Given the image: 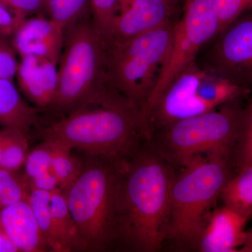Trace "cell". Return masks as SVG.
<instances>
[{"label": "cell", "mask_w": 252, "mask_h": 252, "mask_svg": "<svg viewBox=\"0 0 252 252\" xmlns=\"http://www.w3.org/2000/svg\"><path fill=\"white\" fill-rule=\"evenodd\" d=\"M26 19L0 3V33L3 35H13Z\"/></svg>", "instance_id": "f1b7e54d"}, {"label": "cell", "mask_w": 252, "mask_h": 252, "mask_svg": "<svg viewBox=\"0 0 252 252\" xmlns=\"http://www.w3.org/2000/svg\"><path fill=\"white\" fill-rule=\"evenodd\" d=\"M243 108L238 99L200 115L159 129L149 141L176 169L209 155L231 157L238 139Z\"/></svg>", "instance_id": "5b68a950"}, {"label": "cell", "mask_w": 252, "mask_h": 252, "mask_svg": "<svg viewBox=\"0 0 252 252\" xmlns=\"http://www.w3.org/2000/svg\"><path fill=\"white\" fill-rule=\"evenodd\" d=\"M59 63L33 56L21 57L18 64V84L23 94L36 108L49 109L58 86Z\"/></svg>", "instance_id": "5bb4252c"}, {"label": "cell", "mask_w": 252, "mask_h": 252, "mask_svg": "<svg viewBox=\"0 0 252 252\" xmlns=\"http://www.w3.org/2000/svg\"><path fill=\"white\" fill-rule=\"evenodd\" d=\"M38 119V109L26 102L14 81L0 79V124L28 133Z\"/></svg>", "instance_id": "2e32d148"}, {"label": "cell", "mask_w": 252, "mask_h": 252, "mask_svg": "<svg viewBox=\"0 0 252 252\" xmlns=\"http://www.w3.org/2000/svg\"><path fill=\"white\" fill-rule=\"evenodd\" d=\"M196 61L205 69L244 89L252 91V11L220 31Z\"/></svg>", "instance_id": "9c48e42d"}, {"label": "cell", "mask_w": 252, "mask_h": 252, "mask_svg": "<svg viewBox=\"0 0 252 252\" xmlns=\"http://www.w3.org/2000/svg\"><path fill=\"white\" fill-rule=\"evenodd\" d=\"M173 26L171 21L127 40L106 42L107 82L140 112L166 62Z\"/></svg>", "instance_id": "52a82bcc"}, {"label": "cell", "mask_w": 252, "mask_h": 252, "mask_svg": "<svg viewBox=\"0 0 252 252\" xmlns=\"http://www.w3.org/2000/svg\"><path fill=\"white\" fill-rule=\"evenodd\" d=\"M220 31L242 15L252 11V0H212Z\"/></svg>", "instance_id": "4316f807"}, {"label": "cell", "mask_w": 252, "mask_h": 252, "mask_svg": "<svg viewBox=\"0 0 252 252\" xmlns=\"http://www.w3.org/2000/svg\"><path fill=\"white\" fill-rule=\"evenodd\" d=\"M54 147L50 140H43L40 144L29 151L25 162L23 177L29 181L52 167Z\"/></svg>", "instance_id": "d4e9b609"}, {"label": "cell", "mask_w": 252, "mask_h": 252, "mask_svg": "<svg viewBox=\"0 0 252 252\" xmlns=\"http://www.w3.org/2000/svg\"><path fill=\"white\" fill-rule=\"evenodd\" d=\"M64 34L65 29L51 18H26L13 34V45L21 57L33 56L59 63Z\"/></svg>", "instance_id": "4fadbf2b"}, {"label": "cell", "mask_w": 252, "mask_h": 252, "mask_svg": "<svg viewBox=\"0 0 252 252\" xmlns=\"http://www.w3.org/2000/svg\"><path fill=\"white\" fill-rule=\"evenodd\" d=\"M203 67L196 61L186 67L162 91L144 119L147 138L162 127L212 109L199 94Z\"/></svg>", "instance_id": "30bf717a"}, {"label": "cell", "mask_w": 252, "mask_h": 252, "mask_svg": "<svg viewBox=\"0 0 252 252\" xmlns=\"http://www.w3.org/2000/svg\"><path fill=\"white\" fill-rule=\"evenodd\" d=\"M89 2L92 10L93 23L107 40L117 16L120 0H89Z\"/></svg>", "instance_id": "484cf974"}, {"label": "cell", "mask_w": 252, "mask_h": 252, "mask_svg": "<svg viewBox=\"0 0 252 252\" xmlns=\"http://www.w3.org/2000/svg\"><path fill=\"white\" fill-rule=\"evenodd\" d=\"M250 218L225 205L210 212L194 250L200 252H239Z\"/></svg>", "instance_id": "7c38bea8"}, {"label": "cell", "mask_w": 252, "mask_h": 252, "mask_svg": "<svg viewBox=\"0 0 252 252\" xmlns=\"http://www.w3.org/2000/svg\"><path fill=\"white\" fill-rule=\"evenodd\" d=\"M89 0H46V8L50 18L64 29L78 22Z\"/></svg>", "instance_id": "cb8c5ba5"}, {"label": "cell", "mask_w": 252, "mask_h": 252, "mask_svg": "<svg viewBox=\"0 0 252 252\" xmlns=\"http://www.w3.org/2000/svg\"><path fill=\"white\" fill-rule=\"evenodd\" d=\"M39 135L43 140L114 162L126 160L147 140L140 109L112 87L41 129Z\"/></svg>", "instance_id": "7a4b0ae2"}, {"label": "cell", "mask_w": 252, "mask_h": 252, "mask_svg": "<svg viewBox=\"0 0 252 252\" xmlns=\"http://www.w3.org/2000/svg\"><path fill=\"white\" fill-rule=\"evenodd\" d=\"M51 206L56 241L55 252H88L85 241L69 211L64 192L61 189L52 192Z\"/></svg>", "instance_id": "e0dca14e"}, {"label": "cell", "mask_w": 252, "mask_h": 252, "mask_svg": "<svg viewBox=\"0 0 252 252\" xmlns=\"http://www.w3.org/2000/svg\"><path fill=\"white\" fill-rule=\"evenodd\" d=\"M18 64L12 46L0 47V79L13 81L17 74Z\"/></svg>", "instance_id": "83f0119b"}, {"label": "cell", "mask_w": 252, "mask_h": 252, "mask_svg": "<svg viewBox=\"0 0 252 252\" xmlns=\"http://www.w3.org/2000/svg\"><path fill=\"white\" fill-rule=\"evenodd\" d=\"M122 163L85 155L80 175L63 191L88 252L118 251Z\"/></svg>", "instance_id": "3957f363"}, {"label": "cell", "mask_w": 252, "mask_h": 252, "mask_svg": "<svg viewBox=\"0 0 252 252\" xmlns=\"http://www.w3.org/2000/svg\"><path fill=\"white\" fill-rule=\"evenodd\" d=\"M171 0H120L106 42L122 41L171 22Z\"/></svg>", "instance_id": "8fae6325"}, {"label": "cell", "mask_w": 252, "mask_h": 252, "mask_svg": "<svg viewBox=\"0 0 252 252\" xmlns=\"http://www.w3.org/2000/svg\"><path fill=\"white\" fill-rule=\"evenodd\" d=\"M28 182L30 189H36L52 193L56 189H60L59 181L52 168L36 176L28 181Z\"/></svg>", "instance_id": "4dcf8cb0"}, {"label": "cell", "mask_w": 252, "mask_h": 252, "mask_svg": "<svg viewBox=\"0 0 252 252\" xmlns=\"http://www.w3.org/2000/svg\"><path fill=\"white\" fill-rule=\"evenodd\" d=\"M0 230L18 252L50 251L27 199L0 210Z\"/></svg>", "instance_id": "9a60e30c"}, {"label": "cell", "mask_w": 252, "mask_h": 252, "mask_svg": "<svg viewBox=\"0 0 252 252\" xmlns=\"http://www.w3.org/2000/svg\"><path fill=\"white\" fill-rule=\"evenodd\" d=\"M6 36L3 35L0 33V47H4V46H11L8 41H6Z\"/></svg>", "instance_id": "e575fe53"}, {"label": "cell", "mask_w": 252, "mask_h": 252, "mask_svg": "<svg viewBox=\"0 0 252 252\" xmlns=\"http://www.w3.org/2000/svg\"><path fill=\"white\" fill-rule=\"evenodd\" d=\"M176 171L148 140L123 161L118 251L157 252L163 248Z\"/></svg>", "instance_id": "6da1fadb"}, {"label": "cell", "mask_w": 252, "mask_h": 252, "mask_svg": "<svg viewBox=\"0 0 252 252\" xmlns=\"http://www.w3.org/2000/svg\"><path fill=\"white\" fill-rule=\"evenodd\" d=\"M223 187L220 198L224 205L252 216V165L238 170Z\"/></svg>", "instance_id": "ac0fdd59"}, {"label": "cell", "mask_w": 252, "mask_h": 252, "mask_svg": "<svg viewBox=\"0 0 252 252\" xmlns=\"http://www.w3.org/2000/svg\"><path fill=\"white\" fill-rule=\"evenodd\" d=\"M28 134L18 129L11 128L1 154V168L18 172L24 166L30 151Z\"/></svg>", "instance_id": "7402d4cb"}, {"label": "cell", "mask_w": 252, "mask_h": 252, "mask_svg": "<svg viewBox=\"0 0 252 252\" xmlns=\"http://www.w3.org/2000/svg\"><path fill=\"white\" fill-rule=\"evenodd\" d=\"M29 190L27 180L23 175L0 167V210L27 199Z\"/></svg>", "instance_id": "603a6c76"}, {"label": "cell", "mask_w": 252, "mask_h": 252, "mask_svg": "<svg viewBox=\"0 0 252 252\" xmlns=\"http://www.w3.org/2000/svg\"><path fill=\"white\" fill-rule=\"evenodd\" d=\"M50 141L52 142L54 147L51 168L59 181L60 189L64 191L80 175L84 167V158L81 159L74 156L73 154L74 149L67 144L57 141Z\"/></svg>", "instance_id": "d6986e66"}, {"label": "cell", "mask_w": 252, "mask_h": 252, "mask_svg": "<svg viewBox=\"0 0 252 252\" xmlns=\"http://www.w3.org/2000/svg\"><path fill=\"white\" fill-rule=\"evenodd\" d=\"M232 168L229 157L209 155L177 169L167 242L179 251L194 250L212 205L233 175Z\"/></svg>", "instance_id": "277c9868"}, {"label": "cell", "mask_w": 252, "mask_h": 252, "mask_svg": "<svg viewBox=\"0 0 252 252\" xmlns=\"http://www.w3.org/2000/svg\"><path fill=\"white\" fill-rule=\"evenodd\" d=\"M51 192L30 189L27 200L35 217L41 233L45 239L50 251L56 250V241L51 215Z\"/></svg>", "instance_id": "ffe728a7"}, {"label": "cell", "mask_w": 252, "mask_h": 252, "mask_svg": "<svg viewBox=\"0 0 252 252\" xmlns=\"http://www.w3.org/2000/svg\"><path fill=\"white\" fill-rule=\"evenodd\" d=\"M0 252H18L17 249L0 230Z\"/></svg>", "instance_id": "1f68e13d"}, {"label": "cell", "mask_w": 252, "mask_h": 252, "mask_svg": "<svg viewBox=\"0 0 252 252\" xmlns=\"http://www.w3.org/2000/svg\"><path fill=\"white\" fill-rule=\"evenodd\" d=\"M172 1H173L174 3H177V1H178V0H171Z\"/></svg>", "instance_id": "d590c367"}, {"label": "cell", "mask_w": 252, "mask_h": 252, "mask_svg": "<svg viewBox=\"0 0 252 252\" xmlns=\"http://www.w3.org/2000/svg\"><path fill=\"white\" fill-rule=\"evenodd\" d=\"M11 130V127H4V129L0 130V160H1V154H2L5 144L9 138Z\"/></svg>", "instance_id": "836d02e7"}, {"label": "cell", "mask_w": 252, "mask_h": 252, "mask_svg": "<svg viewBox=\"0 0 252 252\" xmlns=\"http://www.w3.org/2000/svg\"><path fill=\"white\" fill-rule=\"evenodd\" d=\"M66 30L57 89L49 108L61 117L109 86L106 75V41L94 23L78 21Z\"/></svg>", "instance_id": "8992f818"}, {"label": "cell", "mask_w": 252, "mask_h": 252, "mask_svg": "<svg viewBox=\"0 0 252 252\" xmlns=\"http://www.w3.org/2000/svg\"><path fill=\"white\" fill-rule=\"evenodd\" d=\"M220 30V20L212 0H186L182 18L174 23L170 50L161 74L141 112L142 119L165 88L196 61L203 48L219 34Z\"/></svg>", "instance_id": "ba28073f"}, {"label": "cell", "mask_w": 252, "mask_h": 252, "mask_svg": "<svg viewBox=\"0 0 252 252\" xmlns=\"http://www.w3.org/2000/svg\"><path fill=\"white\" fill-rule=\"evenodd\" d=\"M239 252H252V228L246 230L243 245L239 249Z\"/></svg>", "instance_id": "d6a6232c"}, {"label": "cell", "mask_w": 252, "mask_h": 252, "mask_svg": "<svg viewBox=\"0 0 252 252\" xmlns=\"http://www.w3.org/2000/svg\"><path fill=\"white\" fill-rule=\"evenodd\" d=\"M46 0H0V3L14 12L27 18L28 15L34 14L46 7Z\"/></svg>", "instance_id": "f546056e"}, {"label": "cell", "mask_w": 252, "mask_h": 252, "mask_svg": "<svg viewBox=\"0 0 252 252\" xmlns=\"http://www.w3.org/2000/svg\"><path fill=\"white\" fill-rule=\"evenodd\" d=\"M230 160L238 170L252 165V98L242 111L238 139Z\"/></svg>", "instance_id": "44dd1931"}]
</instances>
